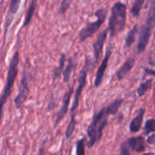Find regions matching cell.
Listing matches in <instances>:
<instances>
[{
	"label": "cell",
	"instance_id": "obj_9",
	"mask_svg": "<svg viewBox=\"0 0 155 155\" xmlns=\"http://www.w3.org/2000/svg\"><path fill=\"white\" fill-rule=\"evenodd\" d=\"M73 91H74V84L71 86L69 88V90L67 92H65V95L63 97V100H62V104L61 106L60 110H59L57 113V116H56V120H55L54 123V126L56 127L58 125V123L62 120V119L65 117V116L66 115V113H68V106L70 104V100H71V95H72Z\"/></svg>",
	"mask_w": 155,
	"mask_h": 155
},
{
	"label": "cell",
	"instance_id": "obj_18",
	"mask_svg": "<svg viewBox=\"0 0 155 155\" xmlns=\"http://www.w3.org/2000/svg\"><path fill=\"white\" fill-rule=\"evenodd\" d=\"M123 103V99H117L115 100L114 101L111 103V104H109L108 106L106 107L107 108V112L109 113L110 115H115L117 112H118L119 109L120 108L121 105Z\"/></svg>",
	"mask_w": 155,
	"mask_h": 155
},
{
	"label": "cell",
	"instance_id": "obj_8",
	"mask_svg": "<svg viewBox=\"0 0 155 155\" xmlns=\"http://www.w3.org/2000/svg\"><path fill=\"white\" fill-rule=\"evenodd\" d=\"M108 28H107V29H105L104 31H103L102 32L97 36L96 41L94 43L93 50L94 56V63H97L98 61L101 59V53H102L103 52V48H104L106 39H107V35H108Z\"/></svg>",
	"mask_w": 155,
	"mask_h": 155
},
{
	"label": "cell",
	"instance_id": "obj_33",
	"mask_svg": "<svg viewBox=\"0 0 155 155\" xmlns=\"http://www.w3.org/2000/svg\"><path fill=\"white\" fill-rule=\"evenodd\" d=\"M154 50H155V48H154Z\"/></svg>",
	"mask_w": 155,
	"mask_h": 155
},
{
	"label": "cell",
	"instance_id": "obj_31",
	"mask_svg": "<svg viewBox=\"0 0 155 155\" xmlns=\"http://www.w3.org/2000/svg\"><path fill=\"white\" fill-rule=\"evenodd\" d=\"M22 155H26V152H25V153H24Z\"/></svg>",
	"mask_w": 155,
	"mask_h": 155
},
{
	"label": "cell",
	"instance_id": "obj_13",
	"mask_svg": "<svg viewBox=\"0 0 155 155\" xmlns=\"http://www.w3.org/2000/svg\"><path fill=\"white\" fill-rule=\"evenodd\" d=\"M145 113V110L144 108H141L138 111V113L135 118L132 120L129 125V130L132 133H136L140 130L142 125L143 118H144V115Z\"/></svg>",
	"mask_w": 155,
	"mask_h": 155
},
{
	"label": "cell",
	"instance_id": "obj_3",
	"mask_svg": "<svg viewBox=\"0 0 155 155\" xmlns=\"http://www.w3.org/2000/svg\"><path fill=\"white\" fill-rule=\"evenodd\" d=\"M127 18V6L122 2H117L113 5L109 18L108 30L111 37L123 31L126 27Z\"/></svg>",
	"mask_w": 155,
	"mask_h": 155
},
{
	"label": "cell",
	"instance_id": "obj_4",
	"mask_svg": "<svg viewBox=\"0 0 155 155\" xmlns=\"http://www.w3.org/2000/svg\"><path fill=\"white\" fill-rule=\"evenodd\" d=\"M155 27V0H150V5L144 25L141 27L137 49L138 53L145 50L153 29Z\"/></svg>",
	"mask_w": 155,
	"mask_h": 155
},
{
	"label": "cell",
	"instance_id": "obj_26",
	"mask_svg": "<svg viewBox=\"0 0 155 155\" xmlns=\"http://www.w3.org/2000/svg\"><path fill=\"white\" fill-rule=\"evenodd\" d=\"M70 4L69 0H62L59 8V14L62 15L66 12L67 10L70 8Z\"/></svg>",
	"mask_w": 155,
	"mask_h": 155
},
{
	"label": "cell",
	"instance_id": "obj_6",
	"mask_svg": "<svg viewBox=\"0 0 155 155\" xmlns=\"http://www.w3.org/2000/svg\"><path fill=\"white\" fill-rule=\"evenodd\" d=\"M89 60L86 59L85 64H84V67L81 69V73H80L79 78H78V85L77 90H76L75 94H74V101H73L72 106H71V113H75V110L78 107V104H79V100L81 97V95L82 94L84 87L86 84V80H87V72H88V68H89Z\"/></svg>",
	"mask_w": 155,
	"mask_h": 155
},
{
	"label": "cell",
	"instance_id": "obj_17",
	"mask_svg": "<svg viewBox=\"0 0 155 155\" xmlns=\"http://www.w3.org/2000/svg\"><path fill=\"white\" fill-rule=\"evenodd\" d=\"M65 55L64 54V53H62L60 57H59V66L55 68L54 70H53V81L57 79L61 75V74L63 72L64 65H65Z\"/></svg>",
	"mask_w": 155,
	"mask_h": 155
},
{
	"label": "cell",
	"instance_id": "obj_2",
	"mask_svg": "<svg viewBox=\"0 0 155 155\" xmlns=\"http://www.w3.org/2000/svg\"><path fill=\"white\" fill-rule=\"evenodd\" d=\"M109 116L110 114L106 107L102 108L98 113L94 114L93 120L87 129V134L89 138L87 144L88 147H92L95 143L101 141L104 129L108 123L107 118Z\"/></svg>",
	"mask_w": 155,
	"mask_h": 155
},
{
	"label": "cell",
	"instance_id": "obj_7",
	"mask_svg": "<svg viewBox=\"0 0 155 155\" xmlns=\"http://www.w3.org/2000/svg\"><path fill=\"white\" fill-rule=\"evenodd\" d=\"M30 93L29 89V82H28V76L27 75L26 72L24 73L22 76L20 86H19L18 94L15 99V104L17 109H20L24 104L25 103L26 100Z\"/></svg>",
	"mask_w": 155,
	"mask_h": 155
},
{
	"label": "cell",
	"instance_id": "obj_11",
	"mask_svg": "<svg viewBox=\"0 0 155 155\" xmlns=\"http://www.w3.org/2000/svg\"><path fill=\"white\" fill-rule=\"evenodd\" d=\"M126 141H127L132 151L140 153L145 150V141L143 137H131V138H128Z\"/></svg>",
	"mask_w": 155,
	"mask_h": 155
},
{
	"label": "cell",
	"instance_id": "obj_19",
	"mask_svg": "<svg viewBox=\"0 0 155 155\" xmlns=\"http://www.w3.org/2000/svg\"><path fill=\"white\" fill-rule=\"evenodd\" d=\"M75 113H71V120H70L69 123H68L67 129L65 130V138H69L71 135H73L74 129L76 126V120H75Z\"/></svg>",
	"mask_w": 155,
	"mask_h": 155
},
{
	"label": "cell",
	"instance_id": "obj_14",
	"mask_svg": "<svg viewBox=\"0 0 155 155\" xmlns=\"http://www.w3.org/2000/svg\"><path fill=\"white\" fill-rule=\"evenodd\" d=\"M75 66H76V63L74 62L73 59L70 58V59H68V62H67L66 66H65V68H64L63 72H62L64 82L67 83L69 81L70 78H71V73H72L73 71H74Z\"/></svg>",
	"mask_w": 155,
	"mask_h": 155
},
{
	"label": "cell",
	"instance_id": "obj_23",
	"mask_svg": "<svg viewBox=\"0 0 155 155\" xmlns=\"http://www.w3.org/2000/svg\"><path fill=\"white\" fill-rule=\"evenodd\" d=\"M155 132V120L154 119H150V120L146 121L144 133V135H148L150 132Z\"/></svg>",
	"mask_w": 155,
	"mask_h": 155
},
{
	"label": "cell",
	"instance_id": "obj_32",
	"mask_svg": "<svg viewBox=\"0 0 155 155\" xmlns=\"http://www.w3.org/2000/svg\"><path fill=\"white\" fill-rule=\"evenodd\" d=\"M59 155H62V153H60V154H59Z\"/></svg>",
	"mask_w": 155,
	"mask_h": 155
},
{
	"label": "cell",
	"instance_id": "obj_29",
	"mask_svg": "<svg viewBox=\"0 0 155 155\" xmlns=\"http://www.w3.org/2000/svg\"><path fill=\"white\" fill-rule=\"evenodd\" d=\"M145 72L149 74H151V75H154L155 76V71L151 69H149V68H145Z\"/></svg>",
	"mask_w": 155,
	"mask_h": 155
},
{
	"label": "cell",
	"instance_id": "obj_16",
	"mask_svg": "<svg viewBox=\"0 0 155 155\" xmlns=\"http://www.w3.org/2000/svg\"><path fill=\"white\" fill-rule=\"evenodd\" d=\"M138 32V25H135L130 31L128 32L127 36L126 38V47L129 48L130 47L132 44L135 43V38H136V35Z\"/></svg>",
	"mask_w": 155,
	"mask_h": 155
},
{
	"label": "cell",
	"instance_id": "obj_21",
	"mask_svg": "<svg viewBox=\"0 0 155 155\" xmlns=\"http://www.w3.org/2000/svg\"><path fill=\"white\" fill-rule=\"evenodd\" d=\"M86 138H81L76 143V155H85Z\"/></svg>",
	"mask_w": 155,
	"mask_h": 155
},
{
	"label": "cell",
	"instance_id": "obj_5",
	"mask_svg": "<svg viewBox=\"0 0 155 155\" xmlns=\"http://www.w3.org/2000/svg\"><path fill=\"white\" fill-rule=\"evenodd\" d=\"M107 11L104 8H100L95 12V15L97 16V20L94 21L90 22L85 27L80 31L78 38L79 41L83 42L85 41L89 37H91L104 24L107 17Z\"/></svg>",
	"mask_w": 155,
	"mask_h": 155
},
{
	"label": "cell",
	"instance_id": "obj_12",
	"mask_svg": "<svg viewBox=\"0 0 155 155\" xmlns=\"http://www.w3.org/2000/svg\"><path fill=\"white\" fill-rule=\"evenodd\" d=\"M135 60L134 58H129V59L123 63V65L117 70V71H116V78H117V79H118L119 81L123 80L125 78V76L132 70V68H133L134 65H135Z\"/></svg>",
	"mask_w": 155,
	"mask_h": 155
},
{
	"label": "cell",
	"instance_id": "obj_27",
	"mask_svg": "<svg viewBox=\"0 0 155 155\" xmlns=\"http://www.w3.org/2000/svg\"><path fill=\"white\" fill-rule=\"evenodd\" d=\"M46 141H47V140H45V141L43 142V144H41V147H40V150H39L38 155H46V151H45Z\"/></svg>",
	"mask_w": 155,
	"mask_h": 155
},
{
	"label": "cell",
	"instance_id": "obj_15",
	"mask_svg": "<svg viewBox=\"0 0 155 155\" xmlns=\"http://www.w3.org/2000/svg\"><path fill=\"white\" fill-rule=\"evenodd\" d=\"M37 0H32L29 5V8H28V12H27L26 17H25V21H24L23 27H27L28 25H29V24L31 23V20L33 18V16H34V12H35L36 7H37Z\"/></svg>",
	"mask_w": 155,
	"mask_h": 155
},
{
	"label": "cell",
	"instance_id": "obj_24",
	"mask_svg": "<svg viewBox=\"0 0 155 155\" xmlns=\"http://www.w3.org/2000/svg\"><path fill=\"white\" fill-rule=\"evenodd\" d=\"M21 1V0H10L9 13L14 15L18 12L19 7H20Z\"/></svg>",
	"mask_w": 155,
	"mask_h": 155
},
{
	"label": "cell",
	"instance_id": "obj_20",
	"mask_svg": "<svg viewBox=\"0 0 155 155\" xmlns=\"http://www.w3.org/2000/svg\"><path fill=\"white\" fill-rule=\"evenodd\" d=\"M144 2L145 0H135L134 1V3L131 8V13L134 17H138L139 15Z\"/></svg>",
	"mask_w": 155,
	"mask_h": 155
},
{
	"label": "cell",
	"instance_id": "obj_22",
	"mask_svg": "<svg viewBox=\"0 0 155 155\" xmlns=\"http://www.w3.org/2000/svg\"><path fill=\"white\" fill-rule=\"evenodd\" d=\"M151 83H152V80L149 79L147 81H146L145 82L142 83L141 85L139 86V87L137 90V92H138V94L139 97H142L149 89L151 87Z\"/></svg>",
	"mask_w": 155,
	"mask_h": 155
},
{
	"label": "cell",
	"instance_id": "obj_10",
	"mask_svg": "<svg viewBox=\"0 0 155 155\" xmlns=\"http://www.w3.org/2000/svg\"><path fill=\"white\" fill-rule=\"evenodd\" d=\"M112 54V48L111 47H108L107 49V51H106L105 56H104V59L102 60L101 65L98 68L97 71L96 73V76H95V80H94V86L96 87H99L103 81V78H104V74H105V71L107 70V66H108V62L109 59H110V56Z\"/></svg>",
	"mask_w": 155,
	"mask_h": 155
},
{
	"label": "cell",
	"instance_id": "obj_1",
	"mask_svg": "<svg viewBox=\"0 0 155 155\" xmlns=\"http://www.w3.org/2000/svg\"><path fill=\"white\" fill-rule=\"evenodd\" d=\"M19 62H20L19 52L16 51L9 62L8 73H7L6 82H5L3 91H2V94L0 95V126L2 123L4 106L6 104L8 97L12 92V88L14 87L16 78H17L18 73Z\"/></svg>",
	"mask_w": 155,
	"mask_h": 155
},
{
	"label": "cell",
	"instance_id": "obj_28",
	"mask_svg": "<svg viewBox=\"0 0 155 155\" xmlns=\"http://www.w3.org/2000/svg\"><path fill=\"white\" fill-rule=\"evenodd\" d=\"M147 141L148 144H155V134H153V135H151L150 136H149Z\"/></svg>",
	"mask_w": 155,
	"mask_h": 155
},
{
	"label": "cell",
	"instance_id": "obj_30",
	"mask_svg": "<svg viewBox=\"0 0 155 155\" xmlns=\"http://www.w3.org/2000/svg\"><path fill=\"white\" fill-rule=\"evenodd\" d=\"M143 155H151V153H144V154H143Z\"/></svg>",
	"mask_w": 155,
	"mask_h": 155
},
{
	"label": "cell",
	"instance_id": "obj_25",
	"mask_svg": "<svg viewBox=\"0 0 155 155\" xmlns=\"http://www.w3.org/2000/svg\"><path fill=\"white\" fill-rule=\"evenodd\" d=\"M132 152L126 140L123 141L120 145V155H132Z\"/></svg>",
	"mask_w": 155,
	"mask_h": 155
}]
</instances>
